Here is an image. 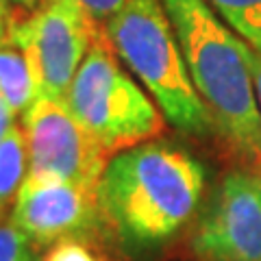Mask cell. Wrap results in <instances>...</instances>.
Here are the masks:
<instances>
[{
	"instance_id": "2",
	"label": "cell",
	"mask_w": 261,
	"mask_h": 261,
	"mask_svg": "<svg viewBox=\"0 0 261 261\" xmlns=\"http://www.w3.org/2000/svg\"><path fill=\"white\" fill-rule=\"evenodd\" d=\"M163 7L216 133L242 168L261 172V109L246 44L207 0H163Z\"/></svg>"
},
{
	"instance_id": "12",
	"label": "cell",
	"mask_w": 261,
	"mask_h": 261,
	"mask_svg": "<svg viewBox=\"0 0 261 261\" xmlns=\"http://www.w3.org/2000/svg\"><path fill=\"white\" fill-rule=\"evenodd\" d=\"M0 261H39L37 244L11 218L0 220Z\"/></svg>"
},
{
	"instance_id": "15",
	"label": "cell",
	"mask_w": 261,
	"mask_h": 261,
	"mask_svg": "<svg viewBox=\"0 0 261 261\" xmlns=\"http://www.w3.org/2000/svg\"><path fill=\"white\" fill-rule=\"evenodd\" d=\"M15 116H18V113H15L9 107V102L0 96V140H3V137L15 126Z\"/></svg>"
},
{
	"instance_id": "9",
	"label": "cell",
	"mask_w": 261,
	"mask_h": 261,
	"mask_svg": "<svg viewBox=\"0 0 261 261\" xmlns=\"http://www.w3.org/2000/svg\"><path fill=\"white\" fill-rule=\"evenodd\" d=\"M0 96L15 113H24L39 98L27 57L9 39L0 42Z\"/></svg>"
},
{
	"instance_id": "5",
	"label": "cell",
	"mask_w": 261,
	"mask_h": 261,
	"mask_svg": "<svg viewBox=\"0 0 261 261\" xmlns=\"http://www.w3.org/2000/svg\"><path fill=\"white\" fill-rule=\"evenodd\" d=\"M100 29L76 0H39L27 18H9L5 39L27 57L39 96L63 100Z\"/></svg>"
},
{
	"instance_id": "11",
	"label": "cell",
	"mask_w": 261,
	"mask_h": 261,
	"mask_svg": "<svg viewBox=\"0 0 261 261\" xmlns=\"http://www.w3.org/2000/svg\"><path fill=\"white\" fill-rule=\"evenodd\" d=\"M207 3L244 44L261 55V0H207Z\"/></svg>"
},
{
	"instance_id": "1",
	"label": "cell",
	"mask_w": 261,
	"mask_h": 261,
	"mask_svg": "<svg viewBox=\"0 0 261 261\" xmlns=\"http://www.w3.org/2000/svg\"><path fill=\"white\" fill-rule=\"evenodd\" d=\"M205 168L166 142H146L109 159L96 187L102 220L130 248L172 240L198 214Z\"/></svg>"
},
{
	"instance_id": "8",
	"label": "cell",
	"mask_w": 261,
	"mask_h": 261,
	"mask_svg": "<svg viewBox=\"0 0 261 261\" xmlns=\"http://www.w3.org/2000/svg\"><path fill=\"white\" fill-rule=\"evenodd\" d=\"M37 246L63 240H96L105 224L94 187L24 178L11 216Z\"/></svg>"
},
{
	"instance_id": "6",
	"label": "cell",
	"mask_w": 261,
	"mask_h": 261,
	"mask_svg": "<svg viewBox=\"0 0 261 261\" xmlns=\"http://www.w3.org/2000/svg\"><path fill=\"white\" fill-rule=\"evenodd\" d=\"M29 174L35 181L98 187L111 154L68 109L65 100L39 96L22 113Z\"/></svg>"
},
{
	"instance_id": "4",
	"label": "cell",
	"mask_w": 261,
	"mask_h": 261,
	"mask_svg": "<svg viewBox=\"0 0 261 261\" xmlns=\"http://www.w3.org/2000/svg\"><path fill=\"white\" fill-rule=\"evenodd\" d=\"M63 100L111 157L157 140L166 130L161 109L124 68L105 29L96 35Z\"/></svg>"
},
{
	"instance_id": "19",
	"label": "cell",
	"mask_w": 261,
	"mask_h": 261,
	"mask_svg": "<svg viewBox=\"0 0 261 261\" xmlns=\"http://www.w3.org/2000/svg\"><path fill=\"white\" fill-rule=\"evenodd\" d=\"M107 261H109V259H107Z\"/></svg>"
},
{
	"instance_id": "16",
	"label": "cell",
	"mask_w": 261,
	"mask_h": 261,
	"mask_svg": "<svg viewBox=\"0 0 261 261\" xmlns=\"http://www.w3.org/2000/svg\"><path fill=\"white\" fill-rule=\"evenodd\" d=\"M246 57L252 70V79H255V89H257V98H259V109H261V55L255 53L252 48L246 46Z\"/></svg>"
},
{
	"instance_id": "10",
	"label": "cell",
	"mask_w": 261,
	"mask_h": 261,
	"mask_svg": "<svg viewBox=\"0 0 261 261\" xmlns=\"http://www.w3.org/2000/svg\"><path fill=\"white\" fill-rule=\"evenodd\" d=\"M29 174V150L24 130L15 124L0 140V220L7 218V211L13 209L24 178Z\"/></svg>"
},
{
	"instance_id": "13",
	"label": "cell",
	"mask_w": 261,
	"mask_h": 261,
	"mask_svg": "<svg viewBox=\"0 0 261 261\" xmlns=\"http://www.w3.org/2000/svg\"><path fill=\"white\" fill-rule=\"evenodd\" d=\"M42 261H107L94 240H63L46 250Z\"/></svg>"
},
{
	"instance_id": "18",
	"label": "cell",
	"mask_w": 261,
	"mask_h": 261,
	"mask_svg": "<svg viewBox=\"0 0 261 261\" xmlns=\"http://www.w3.org/2000/svg\"><path fill=\"white\" fill-rule=\"evenodd\" d=\"M13 3H18L20 7H27V9H29V7H35L39 0H13Z\"/></svg>"
},
{
	"instance_id": "7",
	"label": "cell",
	"mask_w": 261,
	"mask_h": 261,
	"mask_svg": "<svg viewBox=\"0 0 261 261\" xmlns=\"http://www.w3.org/2000/svg\"><path fill=\"white\" fill-rule=\"evenodd\" d=\"M192 250L198 261H261V172L222 176L196 216Z\"/></svg>"
},
{
	"instance_id": "3",
	"label": "cell",
	"mask_w": 261,
	"mask_h": 261,
	"mask_svg": "<svg viewBox=\"0 0 261 261\" xmlns=\"http://www.w3.org/2000/svg\"><path fill=\"white\" fill-rule=\"evenodd\" d=\"M120 61L152 96L168 124L187 135H211L216 124L196 92L163 0H128L102 24Z\"/></svg>"
},
{
	"instance_id": "17",
	"label": "cell",
	"mask_w": 261,
	"mask_h": 261,
	"mask_svg": "<svg viewBox=\"0 0 261 261\" xmlns=\"http://www.w3.org/2000/svg\"><path fill=\"white\" fill-rule=\"evenodd\" d=\"M9 9H7V0H0V42L7 37V27H9Z\"/></svg>"
},
{
	"instance_id": "14",
	"label": "cell",
	"mask_w": 261,
	"mask_h": 261,
	"mask_svg": "<svg viewBox=\"0 0 261 261\" xmlns=\"http://www.w3.org/2000/svg\"><path fill=\"white\" fill-rule=\"evenodd\" d=\"M76 3L83 7L98 24H105L107 20H111L128 0H76Z\"/></svg>"
}]
</instances>
